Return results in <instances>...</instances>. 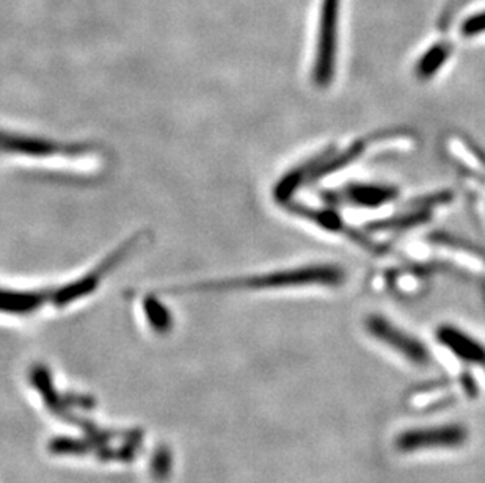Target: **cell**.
Here are the masks:
<instances>
[{
	"mask_svg": "<svg viewBox=\"0 0 485 483\" xmlns=\"http://www.w3.org/2000/svg\"><path fill=\"white\" fill-rule=\"evenodd\" d=\"M339 0H324L320 8L319 32L312 79L319 86L330 85L336 63V32H338Z\"/></svg>",
	"mask_w": 485,
	"mask_h": 483,
	"instance_id": "obj_2",
	"label": "cell"
},
{
	"mask_svg": "<svg viewBox=\"0 0 485 483\" xmlns=\"http://www.w3.org/2000/svg\"><path fill=\"white\" fill-rule=\"evenodd\" d=\"M437 336L446 349L454 351V355L465 359L468 363H478V365L485 363L484 347L465 333H462L454 326H441Z\"/></svg>",
	"mask_w": 485,
	"mask_h": 483,
	"instance_id": "obj_5",
	"label": "cell"
},
{
	"mask_svg": "<svg viewBox=\"0 0 485 483\" xmlns=\"http://www.w3.org/2000/svg\"><path fill=\"white\" fill-rule=\"evenodd\" d=\"M398 197V190L392 187L377 184H352L341 192V198L347 205L357 207H380Z\"/></svg>",
	"mask_w": 485,
	"mask_h": 483,
	"instance_id": "obj_6",
	"label": "cell"
},
{
	"mask_svg": "<svg viewBox=\"0 0 485 483\" xmlns=\"http://www.w3.org/2000/svg\"><path fill=\"white\" fill-rule=\"evenodd\" d=\"M147 314L148 318L151 320V324L158 328V330H164L166 328V324L170 322V318H168V314H166V311H164V308L159 305H156V303H147Z\"/></svg>",
	"mask_w": 485,
	"mask_h": 483,
	"instance_id": "obj_8",
	"label": "cell"
},
{
	"mask_svg": "<svg viewBox=\"0 0 485 483\" xmlns=\"http://www.w3.org/2000/svg\"><path fill=\"white\" fill-rule=\"evenodd\" d=\"M366 330L379 339L380 342L390 345L399 355L406 357L413 363H424L427 359V350L418 339L412 338L406 331L399 330L396 325L388 322L380 316H371L366 320Z\"/></svg>",
	"mask_w": 485,
	"mask_h": 483,
	"instance_id": "obj_4",
	"label": "cell"
},
{
	"mask_svg": "<svg viewBox=\"0 0 485 483\" xmlns=\"http://www.w3.org/2000/svg\"><path fill=\"white\" fill-rule=\"evenodd\" d=\"M346 278V273L336 265H306L295 269L267 271L246 278L213 281L201 285L186 286L184 292L266 291L287 289L303 286H336Z\"/></svg>",
	"mask_w": 485,
	"mask_h": 483,
	"instance_id": "obj_1",
	"label": "cell"
},
{
	"mask_svg": "<svg viewBox=\"0 0 485 483\" xmlns=\"http://www.w3.org/2000/svg\"><path fill=\"white\" fill-rule=\"evenodd\" d=\"M466 431L460 425H440L421 431H410L402 433L396 441L399 450L415 452L421 449H443L457 447L465 443Z\"/></svg>",
	"mask_w": 485,
	"mask_h": 483,
	"instance_id": "obj_3",
	"label": "cell"
},
{
	"mask_svg": "<svg viewBox=\"0 0 485 483\" xmlns=\"http://www.w3.org/2000/svg\"><path fill=\"white\" fill-rule=\"evenodd\" d=\"M464 34L472 36V35H479L485 32V13L476 14L470 20H466L462 28Z\"/></svg>",
	"mask_w": 485,
	"mask_h": 483,
	"instance_id": "obj_9",
	"label": "cell"
},
{
	"mask_svg": "<svg viewBox=\"0 0 485 483\" xmlns=\"http://www.w3.org/2000/svg\"><path fill=\"white\" fill-rule=\"evenodd\" d=\"M446 55H448V51L445 47L437 46L432 51H429L427 55H424V59L421 60L419 63L418 71L421 76H431V74L435 73L441 63L445 61Z\"/></svg>",
	"mask_w": 485,
	"mask_h": 483,
	"instance_id": "obj_7",
	"label": "cell"
}]
</instances>
